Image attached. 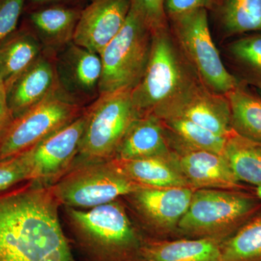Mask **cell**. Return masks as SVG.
I'll list each match as a JSON object with an SVG mask.
<instances>
[{
	"label": "cell",
	"mask_w": 261,
	"mask_h": 261,
	"mask_svg": "<svg viewBox=\"0 0 261 261\" xmlns=\"http://www.w3.org/2000/svg\"><path fill=\"white\" fill-rule=\"evenodd\" d=\"M27 0H0V41L18 28Z\"/></svg>",
	"instance_id": "obj_30"
},
{
	"label": "cell",
	"mask_w": 261,
	"mask_h": 261,
	"mask_svg": "<svg viewBox=\"0 0 261 261\" xmlns=\"http://www.w3.org/2000/svg\"><path fill=\"white\" fill-rule=\"evenodd\" d=\"M84 5H51L24 12L23 22L32 29L44 49L59 51L73 42Z\"/></svg>",
	"instance_id": "obj_16"
},
{
	"label": "cell",
	"mask_w": 261,
	"mask_h": 261,
	"mask_svg": "<svg viewBox=\"0 0 261 261\" xmlns=\"http://www.w3.org/2000/svg\"><path fill=\"white\" fill-rule=\"evenodd\" d=\"M14 119L8 104L6 88L0 81V136L9 128Z\"/></svg>",
	"instance_id": "obj_32"
},
{
	"label": "cell",
	"mask_w": 261,
	"mask_h": 261,
	"mask_svg": "<svg viewBox=\"0 0 261 261\" xmlns=\"http://www.w3.org/2000/svg\"><path fill=\"white\" fill-rule=\"evenodd\" d=\"M227 49L244 74L250 77L255 86L261 85V34L240 38L230 43Z\"/></svg>",
	"instance_id": "obj_27"
},
{
	"label": "cell",
	"mask_w": 261,
	"mask_h": 261,
	"mask_svg": "<svg viewBox=\"0 0 261 261\" xmlns=\"http://www.w3.org/2000/svg\"><path fill=\"white\" fill-rule=\"evenodd\" d=\"M73 222L99 243L116 248L130 247L135 243L134 228L119 204L113 202L91 208H70Z\"/></svg>",
	"instance_id": "obj_15"
},
{
	"label": "cell",
	"mask_w": 261,
	"mask_h": 261,
	"mask_svg": "<svg viewBox=\"0 0 261 261\" xmlns=\"http://www.w3.org/2000/svg\"><path fill=\"white\" fill-rule=\"evenodd\" d=\"M195 189L140 185L132 195L137 207L156 227L171 230L187 212Z\"/></svg>",
	"instance_id": "obj_17"
},
{
	"label": "cell",
	"mask_w": 261,
	"mask_h": 261,
	"mask_svg": "<svg viewBox=\"0 0 261 261\" xmlns=\"http://www.w3.org/2000/svg\"><path fill=\"white\" fill-rule=\"evenodd\" d=\"M161 120V119H160ZM168 132L186 145L224 155L227 137L216 135L211 130L181 117L173 116L161 119Z\"/></svg>",
	"instance_id": "obj_26"
},
{
	"label": "cell",
	"mask_w": 261,
	"mask_h": 261,
	"mask_svg": "<svg viewBox=\"0 0 261 261\" xmlns=\"http://www.w3.org/2000/svg\"><path fill=\"white\" fill-rule=\"evenodd\" d=\"M84 109L58 88L42 102L15 118L0 136V161L15 157L32 148L74 121Z\"/></svg>",
	"instance_id": "obj_7"
},
{
	"label": "cell",
	"mask_w": 261,
	"mask_h": 261,
	"mask_svg": "<svg viewBox=\"0 0 261 261\" xmlns=\"http://www.w3.org/2000/svg\"><path fill=\"white\" fill-rule=\"evenodd\" d=\"M44 48L27 24L0 41V81L5 88L39 58Z\"/></svg>",
	"instance_id": "obj_19"
},
{
	"label": "cell",
	"mask_w": 261,
	"mask_h": 261,
	"mask_svg": "<svg viewBox=\"0 0 261 261\" xmlns=\"http://www.w3.org/2000/svg\"><path fill=\"white\" fill-rule=\"evenodd\" d=\"M231 111V128L247 140L261 143V97L240 83L226 94Z\"/></svg>",
	"instance_id": "obj_23"
},
{
	"label": "cell",
	"mask_w": 261,
	"mask_h": 261,
	"mask_svg": "<svg viewBox=\"0 0 261 261\" xmlns=\"http://www.w3.org/2000/svg\"><path fill=\"white\" fill-rule=\"evenodd\" d=\"M200 82L168 28L152 33L147 68L130 92L139 116L162 118Z\"/></svg>",
	"instance_id": "obj_2"
},
{
	"label": "cell",
	"mask_w": 261,
	"mask_h": 261,
	"mask_svg": "<svg viewBox=\"0 0 261 261\" xmlns=\"http://www.w3.org/2000/svg\"><path fill=\"white\" fill-rule=\"evenodd\" d=\"M261 213V200L240 190L197 189L177 225L179 232L195 238L232 235Z\"/></svg>",
	"instance_id": "obj_3"
},
{
	"label": "cell",
	"mask_w": 261,
	"mask_h": 261,
	"mask_svg": "<svg viewBox=\"0 0 261 261\" xmlns=\"http://www.w3.org/2000/svg\"><path fill=\"white\" fill-rule=\"evenodd\" d=\"M224 157L237 179L261 187V143L231 132L226 139Z\"/></svg>",
	"instance_id": "obj_24"
},
{
	"label": "cell",
	"mask_w": 261,
	"mask_h": 261,
	"mask_svg": "<svg viewBox=\"0 0 261 261\" xmlns=\"http://www.w3.org/2000/svg\"><path fill=\"white\" fill-rule=\"evenodd\" d=\"M257 94L261 97V85L255 86Z\"/></svg>",
	"instance_id": "obj_35"
},
{
	"label": "cell",
	"mask_w": 261,
	"mask_h": 261,
	"mask_svg": "<svg viewBox=\"0 0 261 261\" xmlns=\"http://www.w3.org/2000/svg\"><path fill=\"white\" fill-rule=\"evenodd\" d=\"M173 116L186 118L221 137H227L233 132L226 94L213 92L200 82L159 119Z\"/></svg>",
	"instance_id": "obj_14"
},
{
	"label": "cell",
	"mask_w": 261,
	"mask_h": 261,
	"mask_svg": "<svg viewBox=\"0 0 261 261\" xmlns=\"http://www.w3.org/2000/svg\"><path fill=\"white\" fill-rule=\"evenodd\" d=\"M222 261H261V213L221 245Z\"/></svg>",
	"instance_id": "obj_25"
},
{
	"label": "cell",
	"mask_w": 261,
	"mask_h": 261,
	"mask_svg": "<svg viewBox=\"0 0 261 261\" xmlns=\"http://www.w3.org/2000/svg\"><path fill=\"white\" fill-rule=\"evenodd\" d=\"M83 0H27L25 11L51 5H82ZM24 11V12H25Z\"/></svg>",
	"instance_id": "obj_33"
},
{
	"label": "cell",
	"mask_w": 261,
	"mask_h": 261,
	"mask_svg": "<svg viewBox=\"0 0 261 261\" xmlns=\"http://www.w3.org/2000/svg\"><path fill=\"white\" fill-rule=\"evenodd\" d=\"M84 124L83 112L71 123L22 152L28 164L29 180L49 179L68 166L79 152Z\"/></svg>",
	"instance_id": "obj_10"
},
{
	"label": "cell",
	"mask_w": 261,
	"mask_h": 261,
	"mask_svg": "<svg viewBox=\"0 0 261 261\" xmlns=\"http://www.w3.org/2000/svg\"><path fill=\"white\" fill-rule=\"evenodd\" d=\"M140 186L119 167L93 164L70 173L51 192L57 201L71 208L87 209L132 195Z\"/></svg>",
	"instance_id": "obj_8"
},
{
	"label": "cell",
	"mask_w": 261,
	"mask_h": 261,
	"mask_svg": "<svg viewBox=\"0 0 261 261\" xmlns=\"http://www.w3.org/2000/svg\"><path fill=\"white\" fill-rule=\"evenodd\" d=\"M55 64L58 88L86 108L99 96L102 75L100 56L71 42L56 51Z\"/></svg>",
	"instance_id": "obj_9"
},
{
	"label": "cell",
	"mask_w": 261,
	"mask_h": 261,
	"mask_svg": "<svg viewBox=\"0 0 261 261\" xmlns=\"http://www.w3.org/2000/svg\"><path fill=\"white\" fill-rule=\"evenodd\" d=\"M0 261H71L51 192L0 195Z\"/></svg>",
	"instance_id": "obj_1"
},
{
	"label": "cell",
	"mask_w": 261,
	"mask_h": 261,
	"mask_svg": "<svg viewBox=\"0 0 261 261\" xmlns=\"http://www.w3.org/2000/svg\"><path fill=\"white\" fill-rule=\"evenodd\" d=\"M130 89L99 94L84 111L85 124L79 153L89 161L116 153L127 130L139 114Z\"/></svg>",
	"instance_id": "obj_6"
},
{
	"label": "cell",
	"mask_w": 261,
	"mask_h": 261,
	"mask_svg": "<svg viewBox=\"0 0 261 261\" xmlns=\"http://www.w3.org/2000/svg\"><path fill=\"white\" fill-rule=\"evenodd\" d=\"M210 12L224 37L261 31V0H213Z\"/></svg>",
	"instance_id": "obj_21"
},
{
	"label": "cell",
	"mask_w": 261,
	"mask_h": 261,
	"mask_svg": "<svg viewBox=\"0 0 261 261\" xmlns=\"http://www.w3.org/2000/svg\"><path fill=\"white\" fill-rule=\"evenodd\" d=\"M147 261H222L221 245L216 239L194 238L149 245Z\"/></svg>",
	"instance_id": "obj_22"
},
{
	"label": "cell",
	"mask_w": 261,
	"mask_h": 261,
	"mask_svg": "<svg viewBox=\"0 0 261 261\" xmlns=\"http://www.w3.org/2000/svg\"><path fill=\"white\" fill-rule=\"evenodd\" d=\"M255 195H256L261 200V187H255Z\"/></svg>",
	"instance_id": "obj_34"
},
{
	"label": "cell",
	"mask_w": 261,
	"mask_h": 261,
	"mask_svg": "<svg viewBox=\"0 0 261 261\" xmlns=\"http://www.w3.org/2000/svg\"><path fill=\"white\" fill-rule=\"evenodd\" d=\"M170 142L177 149L178 167L192 188L233 190L243 188L223 154L194 148L173 135Z\"/></svg>",
	"instance_id": "obj_12"
},
{
	"label": "cell",
	"mask_w": 261,
	"mask_h": 261,
	"mask_svg": "<svg viewBox=\"0 0 261 261\" xmlns=\"http://www.w3.org/2000/svg\"><path fill=\"white\" fill-rule=\"evenodd\" d=\"M168 20L180 50L201 83L213 92L222 94H227L240 84L224 66L215 45L207 10H192Z\"/></svg>",
	"instance_id": "obj_4"
},
{
	"label": "cell",
	"mask_w": 261,
	"mask_h": 261,
	"mask_svg": "<svg viewBox=\"0 0 261 261\" xmlns=\"http://www.w3.org/2000/svg\"><path fill=\"white\" fill-rule=\"evenodd\" d=\"M135 11L152 33L169 27L164 9V0H130Z\"/></svg>",
	"instance_id": "obj_28"
},
{
	"label": "cell",
	"mask_w": 261,
	"mask_h": 261,
	"mask_svg": "<svg viewBox=\"0 0 261 261\" xmlns=\"http://www.w3.org/2000/svg\"><path fill=\"white\" fill-rule=\"evenodd\" d=\"M212 3L213 0H164V9L168 18L202 8L210 11Z\"/></svg>",
	"instance_id": "obj_31"
},
{
	"label": "cell",
	"mask_w": 261,
	"mask_h": 261,
	"mask_svg": "<svg viewBox=\"0 0 261 261\" xmlns=\"http://www.w3.org/2000/svg\"><path fill=\"white\" fill-rule=\"evenodd\" d=\"M171 144L167 130L157 117L140 116L127 130L117 149L118 161L147 159L171 158Z\"/></svg>",
	"instance_id": "obj_18"
},
{
	"label": "cell",
	"mask_w": 261,
	"mask_h": 261,
	"mask_svg": "<svg viewBox=\"0 0 261 261\" xmlns=\"http://www.w3.org/2000/svg\"><path fill=\"white\" fill-rule=\"evenodd\" d=\"M152 32L133 10L124 25L101 51L99 94L132 90L140 82L152 49Z\"/></svg>",
	"instance_id": "obj_5"
},
{
	"label": "cell",
	"mask_w": 261,
	"mask_h": 261,
	"mask_svg": "<svg viewBox=\"0 0 261 261\" xmlns=\"http://www.w3.org/2000/svg\"><path fill=\"white\" fill-rule=\"evenodd\" d=\"M173 157H152L118 161L120 169L142 186L151 187H190Z\"/></svg>",
	"instance_id": "obj_20"
},
{
	"label": "cell",
	"mask_w": 261,
	"mask_h": 261,
	"mask_svg": "<svg viewBox=\"0 0 261 261\" xmlns=\"http://www.w3.org/2000/svg\"><path fill=\"white\" fill-rule=\"evenodd\" d=\"M56 53L42 56L6 87L8 104L14 118L37 106L58 89Z\"/></svg>",
	"instance_id": "obj_13"
},
{
	"label": "cell",
	"mask_w": 261,
	"mask_h": 261,
	"mask_svg": "<svg viewBox=\"0 0 261 261\" xmlns=\"http://www.w3.org/2000/svg\"><path fill=\"white\" fill-rule=\"evenodd\" d=\"M130 0H89L81 12L73 42L100 54L124 25Z\"/></svg>",
	"instance_id": "obj_11"
},
{
	"label": "cell",
	"mask_w": 261,
	"mask_h": 261,
	"mask_svg": "<svg viewBox=\"0 0 261 261\" xmlns=\"http://www.w3.org/2000/svg\"><path fill=\"white\" fill-rule=\"evenodd\" d=\"M25 180H29V170L23 154L0 161V195Z\"/></svg>",
	"instance_id": "obj_29"
}]
</instances>
